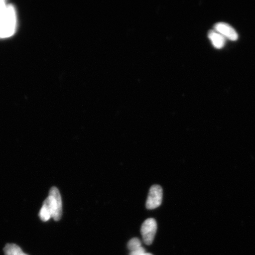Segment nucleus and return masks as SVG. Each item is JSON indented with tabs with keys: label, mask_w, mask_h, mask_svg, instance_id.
I'll list each match as a JSON object with an SVG mask.
<instances>
[{
	"label": "nucleus",
	"mask_w": 255,
	"mask_h": 255,
	"mask_svg": "<svg viewBox=\"0 0 255 255\" xmlns=\"http://www.w3.org/2000/svg\"><path fill=\"white\" fill-rule=\"evenodd\" d=\"M16 20L14 7L0 0V37L7 38L14 34Z\"/></svg>",
	"instance_id": "f257e3e1"
},
{
	"label": "nucleus",
	"mask_w": 255,
	"mask_h": 255,
	"mask_svg": "<svg viewBox=\"0 0 255 255\" xmlns=\"http://www.w3.org/2000/svg\"><path fill=\"white\" fill-rule=\"evenodd\" d=\"M42 207L50 213L54 221H59L62 216V201L57 188L53 187L49 191V196L44 201Z\"/></svg>",
	"instance_id": "f03ea898"
},
{
	"label": "nucleus",
	"mask_w": 255,
	"mask_h": 255,
	"mask_svg": "<svg viewBox=\"0 0 255 255\" xmlns=\"http://www.w3.org/2000/svg\"><path fill=\"white\" fill-rule=\"evenodd\" d=\"M157 230V224L155 220L153 218L146 219L142 223L141 228V234L144 244L150 245L154 240L156 232Z\"/></svg>",
	"instance_id": "7ed1b4c3"
},
{
	"label": "nucleus",
	"mask_w": 255,
	"mask_h": 255,
	"mask_svg": "<svg viewBox=\"0 0 255 255\" xmlns=\"http://www.w3.org/2000/svg\"><path fill=\"white\" fill-rule=\"evenodd\" d=\"M163 196L162 187L158 185H154L149 189L147 200L146 202V209L152 210L157 208L161 205Z\"/></svg>",
	"instance_id": "20e7f679"
},
{
	"label": "nucleus",
	"mask_w": 255,
	"mask_h": 255,
	"mask_svg": "<svg viewBox=\"0 0 255 255\" xmlns=\"http://www.w3.org/2000/svg\"><path fill=\"white\" fill-rule=\"evenodd\" d=\"M215 31L222 35L225 38L236 41L238 39L237 32L231 25L225 23H218L215 25Z\"/></svg>",
	"instance_id": "39448f33"
},
{
	"label": "nucleus",
	"mask_w": 255,
	"mask_h": 255,
	"mask_svg": "<svg viewBox=\"0 0 255 255\" xmlns=\"http://www.w3.org/2000/svg\"><path fill=\"white\" fill-rule=\"evenodd\" d=\"M209 38L212 41L213 46L216 49H222L224 47L226 39L222 34L216 31H210L209 33Z\"/></svg>",
	"instance_id": "423d86ee"
},
{
	"label": "nucleus",
	"mask_w": 255,
	"mask_h": 255,
	"mask_svg": "<svg viewBox=\"0 0 255 255\" xmlns=\"http://www.w3.org/2000/svg\"><path fill=\"white\" fill-rule=\"evenodd\" d=\"M5 255H28L23 253L18 245L14 244H8L4 248Z\"/></svg>",
	"instance_id": "0eeeda50"
},
{
	"label": "nucleus",
	"mask_w": 255,
	"mask_h": 255,
	"mask_svg": "<svg viewBox=\"0 0 255 255\" xmlns=\"http://www.w3.org/2000/svg\"><path fill=\"white\" fill-rule=\"evenodd\" d=\"M141 241L138 238H133L128 243V249L129 252L138 250L139 248L142 247Z\"/></svg>",
	"instance_id": "6e6552de"
},
{
	"label": "nucleus",
	"mask_w": 255,
	"mask_h": 255,
	"mask_svg": "<svg viewBox=\"0 0 255 255\" xmlns=\"http://www.w3.org/2000/svg\"><path fill=\"white\" fill-rule=\"evenodd\" d=\"M39 216L41 221L44 222L49 221L50 218H52L49 212L43 207H41Z\"/></svg>",
	"instance_id": "1a4fd4ad"
},
{
	"label": "nucleus",
	"mask_w": 255,
	"mask_h": 255,
	"mask_svg": "<svg viewBox=\"0 0 255 255\" xmlns=\"http://www.w3.org/2000/svg\"><path fill=\"white\" fill-rule=\"evenodd\" d=\"M129 255H153L150 253H146L145 250L142 247L138 250L129 252Z\"/></svg>",
	"instance_id": "9d476101"
}]
</instances>
